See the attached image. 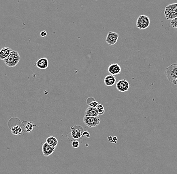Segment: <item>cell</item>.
<instances>
[{"instance_id": "obj_1", "label": "cell", "mask_w": 177, "mask_h": 174, "mask_svg": "<svg viewBox=\"0 0 177 174\" xmlns=\"http://www.w3.org/2000/svg\"><path fill=\"white\" fill-rule=\"evenodd\" d=\"M20 58V56L18 51L12 50L9 56L4 60V62L7 66L14 67L18 64Z\"/></svg>"}, {"instance_id": "obj_2", "label": "cell", "mask_w": 177, "mask_h": 174, "mask_svg": "<svg viewBox=\"0 0 177 174\" xmlns=\"http://www.w3.org/2000/svg\"><path fill=\"white\" fill-rule=\"evenodd\" d=\"M165 74L167 80L172 82L177 78V64L174 63L167 67L165 69Z\"/></svg>"}, {"instance_id": "obj_3", "label": "cell", "mask_w": 177, "mask_h": 174, "mask_svg": "<svg viewBox=\"0 0 177 174\" xmlns=\"http://www.w3.org/2000/svg\"><path fill=\"white\" fill-rule=\"evenodd\" d=\"M150 21L148 16L144 15H140L136 21V27L140 30L146 29L150 25Z\"/></svg>"}, {"instance_id": "obj_4", "label": "cell", "mask_w": 177, "mask_h": 174, "mask_svg": "<svg viewBox=\"0 0 177 174\" xmlns=\"http://www.w3.org/2000/svg\"><path fill=\"white\" fill-rule=\"evenodd\" d=\"M83 121L88 127H95L99 125L100 123V118L98 116L94 117L85 116L83 118Z\"/></svg>"}, {"instance_id": "obj_5", "label": "cell", "mask_w": 177, "mask_h": 174, "mask_svg": "<svg viewBox=\"0 0 177 174\" xmlns=\"http://www.w3.org/2000/svg\"><path fill=\"white\" fill-rule=\"evenodd\" d=\"M116 86L117 89L119 91L121 92H126L128 91L129 88L130 83L126 79H123L118 80L116 82Z\"/></svg>"}, {"instance_id": "obj_6", "label": "cell", "mask_w": 177, "mask_h": 174, "mask_svg": "<svg viewBox=\"0 0 177 174\" xmlns=\"http://www.w3.org/2000/svg\"><path fill=\"white\" fill-rule=\"evenodd\" d=\"M119 38V34L114 32H109L105 41L109 45H114L117 43Z\"/></svg>"}, {"instance_id": "obj_7", "label": "cell", "mask_w": 177, "mask_h": 174, "mask_svg": "<svg viewBox=\"0 0 177 174\" xmlns=\"http://www.w3.org/2000/svg\"><path fill=\"white\" fill-rule=\"evenodd\" d=\"M108 70L110 74L115 76L120 74L121 72V68L118 63H112L108 67Z\"/></svg>"}, {"instance_id": "obj_8", "label": "cell", "mask_w": 177, "mask_h": 174, "mask_svg": "<svg viewBox=\"0 0 177 174\" xmlns=\"http://www.w3.org/2000/svg\"><path fill=\"white\" fill-rule=\"evenodd\" d=\"M36 66L40 69H46L49 65V62L46 58L42 57L39 59L36 62Z\"/></svg>"}, {"instance_id": "obj_9", "label": "cell", "mask_w": 177, "mask_h": 174, "mask_svg": "<svg viewBox=\"0 0 177 174\" xmlns=\"http://www.w3.org/2000/svg\"><path fill=\"white\" fill-rule=\"evenodd\" d=\"M42 150L44 156H48L51 155L55 150V148L50 146L47 143H45L42 145Z\"/></svg>"}, {"instance_id": "obj_10", "label": "cell", "mask_w": 177, "mask_h": 174, "mask_svg": "<svg viewBox=\"0 0 177 174\" xmlns=\"http://www.w3.org/2000/svg\"><path fill=\"white\" fill-rule=\"evenodd\" d=\"M12 50L8 47H3L0 50V59L5 60L10 55Z\"/></svg>"}, {"instance_id": "obj_11", "label": "cell", "mask_w": 177, "mask_h": 174, "mask_svg": "<svg viewBox=\"0 0 177 174\" xmlns=\"http://www.w3.org/2000/svg\"><path fill=\"white\" fill-rule=\"evenodd\" d=\"M116 77H114V75L109 74L107 75L104 78V82L106 86H112L114 85V84L116 83Z\"/></svg>"}, {"instance_id": "obj_12", "label": "cell", "mask_w": 177, "mask_h": 174, "mask_svg": "<svg viewBox=\"0 0 177 174\" xmlns=\"http://www.w3.org/2000/svg\"><path fill=\"white\" fill-rule=\"evenodd\" d=\"M24 125L22 123L21 129L22 131H25L26 133H30L33 130V127L35 125H33V124L31 122H23V123Z\"/></svg>"}, {"instance_id": "obj_13", "label": "cell", "mask_w": 177, "mask_h": 174, "mask_svg": "<svg viewBox=\"0 0 177 174\" xmlns=\"http://www.w3.org/2000/svg\"><path fill=\"white\" fill-rule=\"evenodd\" d=\"M85 116H98V114L97 112L96 108H91L88 106L87 108V110L85 111Z\"/></svg>"}, {"instance_id": "obj_14", "label": "cell", "mask_w": 177, "mask_h": 174, "mask_svg": "<svg viewBox=\"0 0 177 174\" xmlns=\"http://www.w3.org/2000/svg\"><path fill=\"white\" fill-rule=\"evenodd\" d=\"M71 130H72L71 135L75 139H79L82 135L83 131L82 128L80 127V129H71Z\"/></svg>"}, {"instance_id": "obj_15", "label": "cell", "mask_w": 177, "mask_h": 174, "mask_svg": "<svg viewBox=\"0 0 177 174\" xmlns=\"http://www.w3.org/2000/svg\"><path fill=\"white\" fill-rule=\"evenodd\" d=\"M46 143H47L50 146L53 148H55L58 144V141L55 137H49L46 139Z\"/></svg>"}, {"instance_id": "obj_16", "label": "cell", "mask_w": 177, "mask_h": 174, "mask_svg": "<svg viewBox=\"0 0 177 174\" xmlns=\"http://www.w3.org/2000/svg\"><path fill=\"white\" fill-rule=\"evenodd\" d=\"M11 132L14 135H20L22 133V129L20 126L16 125L11 129Z\"/></svg>"}, {"instance_id": "obj_17", "label": "cell", "mask_w": 177, "mask_h": 174, "mask_svg": "<svg viewBox=\"0 0 177 174\" xmlns=\"http://www.w3.org/2000/svg\"><path fill=\"white\" fill-rule=\"evenodd\" d=\"M96 108L98 116H101L104 114V108L102 104H98V105L97 106Z\"/></svg>"}, {"instance_id": "obj_18", "label": "cell", "mask_w": 177, "mask_h": 174, "mask_svg": "<svg viewBox=\"0 0 177 174\" xmlns=\"http://www.w3.org/2000/svg\"><path fill=\"white\" fill-rule=\"evenodd\" d=\"M171 25L172 27L177 28V17L174 18L173 19L171 20Z\"/></svg>"}, {"instance_id": "obj_19", "label": "cell", "mask_w": 177, "mask_h": 174, "mask_svg": "<svg viewBox=\"0 0 177 174\" xmlns=\"http://www.w3.org/2000/svg\"><path fill=\"white\" fill-rule=\"evenodd\" d=\"M98 102L95 101V100H94V101L91 102L90 104H88V106L91 107V108H96L97 106L98 105Z\"/></svg>"}, {"instance_id": "obj_20", "label": "cell", "mask_w": 177, "mask_h": 174, "mask_svg": "<svg viewBox=\"0 0 177 174\" xmlns=\"http://www.w3.org/2000/svg\"><path fill=\"white\" fill-rule=\"evenodd\" d=\"M72 146L74 148H78L79 147V142L78 141H74L72 142Z\"/></svg>"}, {"instance_id": "obj_21", "label": "cell", "mask_w": 177, "mask_h": 174, "mask_svg": "<svg viewBox=\"0 0 177 174\" xmlns=\"http://www.w3.org/2000/svg\"><path fill=\"white\" fill-rule=\"evenodd\" d=\"M40 35L42 37H46L47 36V32L46 31H42L40 33Z\"/></svg>"}, {"instance_id": "obj_22", "label": "cell", "mask_w": 177, "mask_h": 174, "mask_svg": "<svg viewBox=\"0 0 177 174\" xmlns=\"http://www.w3.org/2000/svg\"><path fill=\"white\" fill-rule=\"evenodd\" d=\"M173 84H174V85H177V78L176 79V80L173 81V82H172Z\"/></svg>"}, {"instance_id": "obj_23", "label": "cell", "mask_w": 177, "mask_h": 174, "mask_svg": "<svg viewBox=\"0 0 177 174\" xmlns=\"http://www.w3.org/2000/svg\"><path fill=\"white\" fill-rule=\"evenodd\" d=\"M176 64H177V63H176Z\"/></svg>"}]
</instances>
